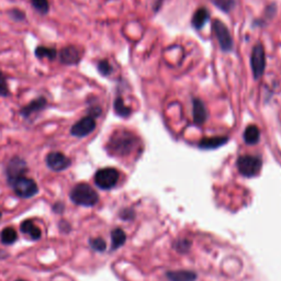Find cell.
<instances>
[{"mask_svg": "<svg viewBox=\"0 0 281 281\" xmlns=\"http://www.w3.org/2000/svg\"><path fill=\"white\" fill-rule=\"evenodd\" d=\"M35 56L39 60L47 59L49 61H53L58 56V51L55 47H47V46H37L34 51Z\"/></svg>", "mask_w": 281, "mask_h": 281, "instance_id": "obj_19", "label": "cell"}, {"mask_svg": "<svg viewBox=\"0 0 281 281\" xmlns=\"http://www.w3.org/2000/svg\"><path fill=\"white\" fill-rule=\"evenodd\" d=\"M193 121L198 126H201L208 119V111L204 103L200 99H193Z\"/></svg>", "mask_w": 281, "mask_h": 281, "instance_id": "obj_13", "label": "cell"}, {"mask_svg": "<svg viewBox=\"0 0 281 281\" xmlns=\"http://www.w3.org/2000/svg\"><path fill=\"white\" fill-rule=\"evenodd\" d=\"M28 171L27 161L22 159L19 156H15L12 157L7 164L6 167V175H7V180L8 184L10 185L11 183H14L16 179L23 177L26 175Z\"/></svg>", "mask_w": 281, "mask_h": 281, "instance_id": "obj_8", "label": "cell"}, {"mask_svg": "<svg viewBox=\"0 0 281 281\" xmlns=\"http://www.w3.org/2000/svg\"><path fill=\"white\" fill-rule=\"evenodd\" d=\"M98 72L102 75V76H109L112 73V66L110 65L107 60H101L97 65Z\"/></svg>", "mask_w": 281, "mask_h": 281, "instance_id": "obj_26", "label": "cell"}, {"mask_svg": "<svg viewBox=\"0 0 281 281\" xmlns=\"http://www.w3.org/2000/svg\"><path fill=\"white\" fill-rule=\"evenodd\" d=\"M120 178V173L116 168L107 167L99 170L95 175V183L100 189L109 190L118 184Z\"/></svg>", "mask_w": 281, "mask_h": 281, "instance_id": "obj_4", "label": "cell"}, {"mask_svg": "<svg viewBox=\"0 0 281 281\" xmlns=\"http://www.w3.org/2000/svg\"><path fill=\"white\" fill-rule=\"evenodd\" d=\"M10 186L14 188L18 197L24 199L34 197L37 191H39V188H37V185L34 180L26 176L16 179L14 183L10 184Z\"/></svg>", "mask_w": 281, "mask_h": 281, "instance_id": "obj_5", "label": "cell"}, {"mask_svg": "<svg viewBox=\"0 0 281 281\" xmlns=\"http://www.w3.org/2000/svg\"><path fill=\"white\" fill-rule=\"evenodd\" d=\"M212 30L216 36L218 44L223 52H230L233 48V37L230 33V30L221 20H214L212 22Z\"/></svg>", "mask_w": 281, "mask_h": 281, "instance_id": "obj_6", "label": "cell"}, {"mask_svg": "<svg viewBox=\"0 0 281 281\" xmlns=\"http://www.w3.org/2000/svg\"><path fill=\"white\" fill-rule=\"evenodd\" d=\"M60 61L64 65H76L80 61L79 49L76 46H65L60 52Z\"/></svg>", "mask_w": 281, "mask_h": 281, "instance_id": "obj_11", "label": "cell"}, {"mask_svg": "<svg viewBox=\"0 0 281 281\" xmlns=\"http://www.w3.org/2000/svg\"><path fill=\"white\" fill-rule=\"evenodd\" d=\"M21 232L28 234L32 240H40L42 232L31 220H26L21 223Z\"/></svg>", "mask_w": 281, "mask_h": 281, "instance_id": "obj_16", "label": "cell"}, {"mask_svg": "<svg viewBox=\"0 0 281 281\" xmlns=\"http://www.w3.org/2000/svg\"><path fill=\"white\" fill-rule=\"evenodd\" d=\"M71 200L78 205L83 207H93L99 201V196L96 190L88 184H77L71 191Z\"/></svg>", "mask_w": 281, "mask_h": 281, "instance_id": "obj_2", "label": "cell"}, {"mask_svg": "<svg viewBox=\"0 0 281 281\" xmlns=\"http://www.w3.org/2000/svg\"><path fill=\"white\" fill-rule=\"evenodd\" d=\"M251 66L255 79H259L264 75L266 68V58L264 46L258 43L256 44L251 55Z\"/></svg>", "mask_w": 281, "mask_h": 281, "instance_id": "obj_7", "label": "cell"}, {"mask_svg": "<svg viewBox=\"0 0 281 281\" xmlns=\"http://www.w3.org/2000/svg\"><path fill=\"white\" fill-rule=\"evenodd\" d=\"M53 210L55 212H58V213H61V212H63V210H64V204L61 203V202L55 203L54 207H53Z\"/></svg>", "mask_w": 281, "mask_h": 281, "instance_id": "obj_31", "label": "cell"}, {"mask_svg": "<svg viewBox=\"0 0 281 281\" xmlns=\"http://www.w3.org/2000/svg\"><path fill=\"white\" fill-rule=\"evenodd\" d=\"M212 2H213V4L218 9L226 12H229L234 6V0H212Z\"/></svg>", "mask_w": 281, "mask_h": 281, "instance_id": "obj_27", "label": "cell"}, {"mask_svg": "<svg viewBox=\"0 0 281 281\" xmlns=\"http://www.w3.org/2000/svg\"><path fill=\"white\" fill-rule=\"evenodd\" d=\"M140 145V140L127 129H118L111 134L107 143V151L114 156H128Z\"/></svg>", "mask_w": 281, "mask_h": 281, "instance_id": "obj_1", "label": "cell"}, {"mask_svg": "<svg viewBox=\"0 0 281 281\" xmlns=\"http://www.w3.org/2000/svg\"><path fill=\"white\" fill-rule=\"evenodd\" d=\"M229 139L227 136H213V137H204L199 142V147L203 149H214L223 145H226Z\"/></svg>", "mask_w": 281, "mask_h": 281, "instance_id": "obj_14", "label": "cell"}, {"mask_svg": "<svg viewBox=\"0 0 281 281\" xmlns=\"http://www.w3.org/2000/svg\"><path fill=\"white\" fill-rule=\"evenodd\" d=\"M2 216H3V213H2V211H0V218H2Z\"/></svg>", "mask_w": 281, "mask_h": 281, "instance_id": "obj_33", "label": "cell"}, {"mask_svg": "<svg viewBox=\"0 0 281 281\" xmlns=\"http://www.w3.org/2000/svg\"><path fill=\"white\" fill-rule=\"evenodd\" d=\"M259 137H260V131L255 126V124L248 126L244 131V141L248 145L257 144L259 142Z\"/></svg>", "mask_w": 281, "mask_h": 281, "instance_id": "obj_18", "label": "cell"}, {"mask_svg": "<svg viewBox=\"0 0 281 281\" xmlns=\"http://www.w3.org/2000/svg\"><path fill=\"white\" fill-rule=\"evenodd\" d=\"M96 126V119L88 115L74 124L71 128V134L76 137H86L95 131Z\"/></svg>", "mask_w": 281, "mask_h": 281, "instance_id": "obj_9", "label": "cell"}, {"mask_svg": "<svg viewBox=\"0 0 281 281\" xmlns=\"http://www.w3.org/2000/svg\"><path fill=\"white\" fill-rule=\"evenodd\" d=\"M9 15L12 17V19H15L16 21H22L26 19V15H24V12L19 10V9H12L9 11Z\"/></svg>", "mask_w": 281, "mask_h": 281, "instance_id": "obj_28", "label": "cell"}, {"mask_svg": "<svg viewBox=\"0 0 281 281\" xmlns=\"http://www.w3.org/2000/svg\"><path fill=\"white\" fill-rule=\"evenodd\" d=\"M209 18H210V14H209V11L207 9H205V8L198 9L195 12V15H193V17H192L193 28H195L196 30L202 29L205 26V23L208 22Z\"/></svg>", "mask_w": 281, "mask_h": 281, "instance_id": "obj_15", "label": "cell"}, {"mask_svg": "<svg viewBox=\"0 0 281 281\" xmlns=\"http://www.w3.org/2000/svg\"><path fill=\"white\" fill-rule=\"evenodd\" d=\"M111 240H112V248L117 249L119 247H121L124 243H126L127 235L124 233V231H122L121 229H116L115 231H112Z\"/></svg>", "mask_w": 281, "mask_h": 281, "instance_id": "obj_20", "label": "cell"}, {"mask_svg": "<svg viewBox=\"0 0 281 281\" xmlns=\"http://www.w3.org/2000/svg\"><path fill=\"white\" fill-rule=\"evenodd\" d=\"M263 161L257 156L243 155L237 159V168L244 177H255L260 173Z\"/></svg>", "mask_w": 281, "mask_h": 281, "instance_id": "obj_3", "label": "cell"}, {"mask_svg": "<svg viewBox=\"0 0 281 281\" xmlns=\"http://www.w3.org/2000/svg\"><path fill=\"white\" fill-rule=\"evenodd\" d=\"M114 107H115L116 114L122 118H128L131 115V109L128 107V105L124 104V101L121 97L116 98Z\"/></svg>", "mask_w": 281, "mask_h": 281, "instance_id": "obj_22", "label": "cell"}, {"mask_svg": "<svg viewBox=\"0 0 281 281\" xmlns=\"http://www.w3.org/2000/svg\"><path fill=\"white\" fill-rule=\"evenodd\" d=\"M8 96H10V91L7 83V77H6V75L3 72H0V97Z\"/></svg>", "mask_w": 281, "mask_h": 281, "instance_id": "obj_25", "label": "cell"}, {"mask_svg": "<svg viewBox=\"0 0 281 281\" xmlns=\"http://www.w3.org/2000/svg\"><path fill=\"white\" fill-rule=\"evenodd\" d=\"M167 278L171 281H196L197 274L188 270H178V271H168Z\"/></svg>", "mask_w": 281, "mask_h": 281, "instance_id": "obj_17", "label": "cell"}, {"mask_svg": "<svg viewBox=\"0 0 281 281\" xmlns=\"http://www.w3.org/2000/svg\"><path fill=\"white\" fill-rule=\"evenodd\" d=\"M8 256V254L6 253V252H4V251H0V259H4V258H6Z\"/></svg>", "mask_w": 281, "mask_h": 281, "instance_id": "obj_32", "label": "cell"}, {"mask_svg": "<svg viewBox=\"0 0 281 281\" xmlns=\"http://www.w3.org/2000/svg\"><path fill=\"white\" fill-rule=\"evenodd\" d=\"M17 281H24V280H17Z\"/></svg>", "mask_w": 281, "mask_h": 281, "instance_id": "obj_34", "label": "cell"}, {"mask_svg": "<svg viewBox=\"0 0 281 281\" xmlns=\"http://www.w3.org/2000/svg\"><path fill=\"white\" fill-rule=\"evenodd\" d=\"M121 217L123 218V220H132V218L134 217V212L132 210H124L121 212Z\"/></svg>", "mask_w": 281, "mask_h": 281, "instance_id": "obj_30", "label": "cell"}, {"mask_svg": "<svg viewBox=\"0 0 281 281\" xmlns=\"http://www.w3.org/2000/svg\"><path fill=\"white\" fill-rule=\"evenodd\" d=\"M46 99L44 97H39L34 100H32L29 104L24 105V107L21 108L20 110V115L23 118H29L34 114H37L42 110H44V108L46 107Z\"/></svg>", "mask_w": 281, "mask_h": 281, "instance_id": "obj_12", "label": "cell"}, {"mask_svg": "<svg viewBox=\"0 0 281 281\" xmlns=\"http://www.w3.org/2000/svg\"><path fill=\"white\" fill-rule=\"evenodd\" d=\"M191 243L188 240H180L176 244V248L179 252H187L190 248Z\"/></svg>", "mask_w": 281, "mask_h": 281, "instance_id": "obj_29", "label": "cell"}, {"mask_svg": "<svg viewBox=\"0 0 281 281\" xmlns=\"http://www.w3.org/2000/svg\"><path fill=\"white\" fill-rule=\"evenodd\" d=\"M0 239H2L3 244L5 245H11L17 241L18 239V234L16 232L15 229L12 228H5L2 232V235H0Z\"/></svg>", "mask_w": 281, "mask_h": 281, "instance_id": "obj_21", "label": "cell"}, {"mask_svg": "<svg viewBox=\"0 0 281 281\" xmlns=\"http://www.w3.org/2000/svg\"><path fill=\"white\" fill-rule=\"evenodd\" d=\"M89 244L92 249H95L97 252H103L107 248V243L101 237H97V239H92L89 241Z\"/></svg>", "mask_w": 281, "mask_h": 281, "instance_id": "obj_24", "label": "cell"}, {"mask_svg": "<svg viewBox=\"0 0 281 281\" xmlns=\"http://www.w3.org/2000/svg\"><path fill=\"white\" fill-rule=\"evenodd\" d=\"M31 5L40 15H46L49 11L48 0H31Z\"/></svg>", "mask_w": 281, "mask_h": 281, "instance_id": "obj_23", "label": "cell"}, {"mask_svg": "<svg viewBox=\"0 0 281 281\" xmlns=\"http://www.w3.org/2000/svg\"><path fill=\"white\" fill-rule=\"evenodd\" d=\"M45 161L47 167L53 172H63L67 170L72 164L71 158L67 157L65 154L61 152L48 153L45 158Z\"/></svg>", "mask_w": 281, "mask_h": 281, "instance_id": "obj_10", "label": "cell"}]
</instances>
